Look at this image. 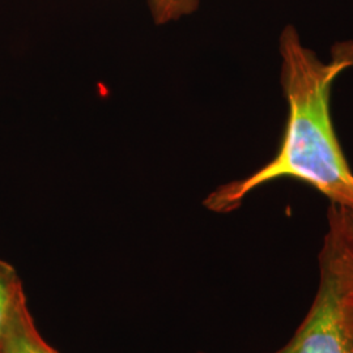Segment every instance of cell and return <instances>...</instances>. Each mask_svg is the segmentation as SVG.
<instances>
[{
  "instance_id": "obj_9",
  "label": "cell",
  "mask_w": 353,
  "mask_h": 353,
  "mask_svg": "<svg viewBox=\"0 0 353 353\" xmlns=\"http://www.w3.org/2000/svg\"><path fill=\"white\" fill-rule=\"evenodd\" d=\"M196 353H204V352H196Z\"/></svg>"
},
{
  "instance_id": "obj_1",
  "label": "cell",
  "mask_w": 353,
  "mask_h": 353,
  "mask_svg": "<svg viewBox=\"0 0 353 353\" xmlns=\"http://www.w3.org/2000/svg\"><path fill=\"white\" fill-rule=\"evenodd\" d=\"M280 84L288 118L275 157L252 174L211 192L204 207L216 214L239 210L254 190L280 178H294L353 211V172L344 156L331 117L335 80L353 68V41L336 42L322 61L303 45L294 26L279 37Z\"/></svg>"
},
{
  "instance_id": "obj_3",
  "label": "cell",
  "mask_w": 353,
  "mask_h": 353,
  "mask_svg": "<svg viewBox=\"0 0 353 353\" xmlns=\"http://www.w3.org/2000/svg\"><path fill=\"white\" fill-rule=\"evenodd\" d=\"M327 224L319 263L330 268L344 293H353V233L343 207L330 204Z\"/></svg>"
},
{
  "instance_id": "obj_5",
  "label": "cell",
  "mask_w": 353,
  "mask_h": 353,
  "mask_svg": "<svg viewBox=\"0 0 353 353\" xmlns=\"http://www.w3.org/2000/svg\"><path fill=\"white\" fill-rule=\"evenodd\" d=\"M23 293H26L23 283L14 267L0 259V341L12 314L14 305Z\"/></svg>"
},
{
  "instance_id": "obj_7",
  "label": "cell",
  "mask_w": 353,
  "mask_h": 353,
  "mask_svg": "<svg viewBox=\"0 0 353 353\" xmlns=\"http://www.w3.org/2000/svg\"><path fill=\"white\" fill-rule=\"evenodd\" d=\"M343 210H344V214H345V220H347V223H348V225L351 228L353 233V211L345 210V208H343Z\"/></svg>"
},
{
  "instance_id": "obj_4",
  "label": "cell",
  "mask_w": 353,
  "mask_h": 353,
  "mask_svg": "<svg viewBox=\"0 0 353 353\" xmlns=\"http://www.w3.org/2000/svg\"><path fill=\"white\" fill-rule=\"evenodd\" d=\"M0 353H59L39 334L23 293L0 341Z\"/></svg>"
},
{
  "instance_id": "obj_8",
  "label": "cell",
  "mask_w": 353,
  "mask_h": 353,
  "mask_svg": "<svg viewBox=\"0 0 353 353\" xmlns=\"http://www.w3.org/2000/svg\"><path fill=\"white\" fill-rule=\"evenodd\" d=\"M345 307H347V305H345ZM347 310H348V312H350V314H351V316H353V313H352V312H351V310H350V309H348V307H347Z\"/></svg>"
},
{
  "instance_id": "obj_2",
  "label": "cell",
  "mask_w": 353,
  "mask_h": 353,
  "mask_svg": "<svg viewBox=\"0 0 353 353\" xmlns=\"http://www.w3.org/2000/svg\"><path fill=\"white\" fill-rule=\"evenodd\" d=\"M272 353H353V316L330 268L319 263L316 297L288 343Z\"/></svg>"
},
{
  "instance_id": "obj_6",
  "label": "cell",
  "mask_w": 353,
  "mask_h": 353,
  "mask_svg": "<svg viewBox=\"0 0 353 353\" xmlns=\"http://www.w3.org/2000/svg\"><path fill=\"white\" fill-rule=\"evenodd\" d=\"M199 0H150V8L156 24H166L198 10Z\"/></svg>"
}]
</instances>
